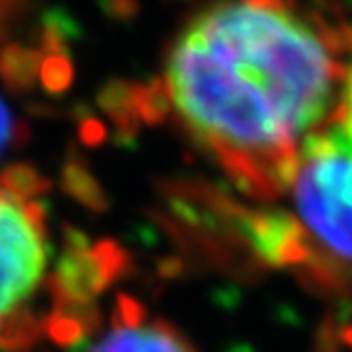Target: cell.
Here are the masks:
<instances>
[{"instance_id": "14", "label": "cell", "mask_w": 352, "mask_h": 352, "mask_svg": "<svg viewBox=\"0 0 352 352\" xmlns=\"http://www.w3.org/2000/svg\"><path fill=\"white\" fill-rule=\"evenodd\" d=\"M22 142H28V127L12 116L8 103L0 98V157L10 147H17Z\"/></svg>"}, {"instance_id": "10", "label": "cell", "mask_w": 352, "mask_h": 352, "mask_svg": "<svg viewBox=\"0 0 352 352\" xmlns=\"http://www.w3.org/2000/svg\"><path fill=\"white\" fill-rule=\"evenodd\" d=\"M44 54L39 47L6 42L0 47V81L12 94H28L39 81Z\"/></svg>"}, {"instance_id": "5", "label": "cell", "mask_w": 352, "mask_h": 352, "mask_svg": "<svg viewBox=\"0 0 352 352\" xmlns=\"http://www.w3.org/2000/svg\"><path fill=\"white\" fill-rule=\"evenodd\" d=\"M242 242L259 270L301 272L314 264L323 250H318L303 226L286 210L274 208H242L240 215Z\"/></svg>"}, {"instance_id": "12", "label": "cell", "mask_w": 352, "mask_h": 352, "mask_svg": "<svg viewBox=\"0 0 352 352\" xmlns=\"http://www.w3.org/2000/svg\"><path fill=\"white\" fill-rule=\"evenodd\" d=\"M138 116L142 125H162L171 116V98L162 78L138 83Z\"/></svg>"}, {"instance_id": "1", "label": "cell", "mask_w": 352, "mask_h": 352, "mask_svg": "<svg viewBox=\"0 0 352 352\" xmlns=\"http://www.w3.org/2000/svg\"><path fill=\"white\" fill-rule=\"evenodd\" d=\"M347 54L345 20L296 0H218L179 30L162 81L188 138L242 193L272 201L333 116Z\"/></svg>"}, {"instance_id": "16", "label": "cell", "mask_w": 352, "mask_h": 352, "mask_svg": "<svg viewBox=\"0 0 352 352\" xmlns=\"http://www.w3.org/2000/svg\"><path fill=\"white\" fill-rule=\"evenodd\" d=\"M17 8H20V0H0V32H6L10 20L15 17Z\"/></svg>"}, {"instance_id": "15", "label": "cell", "mask_w": 352, "mask_h": 352, "mask_svg": "<svg viewBox=\"0 0 352 352\" xmlns=\"http://www.w3.org/2000/svg\"><path fill=\"white\" fill-rule=\"evenodd\" d=\"M78 138L88 147H96L105 140V125L94 116V113H86L83 110V118L78 120Z\"/></svg>"}, {"instance_id": "6", "label": "cell", "mask_w": 352, "mask_h": 352, "mask_svg": "<svg viewBox=\"0 0 352 352\" xmlns=\"http://www.w3.org/2000/svg\"><path fill=\"white\" fill-rule=\"evenodd\" d=\"M88 352H196V347L169 320H149L138 298L118 294L113 328Z\"/></svg>"}, {"instance_id": "9", "label": "cell", "mask_w": 352, "mask_h": 352, "mask_svg": "<svg viewBox=\"0 0 352 352\" xmlns=\"http://www.w3.org/2000/svg\"><path fill=\"white\" fill-rule=\"evenodd\" d=\"M59 179L66 196H72L83 208L94 210V213H105L110 208V198L105 193L103 184L98 182V176L94 174V169L86 164L83 157L69 152L64 166H61Z\"/></svg>"}, {"instance_id": "4", "label": "cell", "mask_w": 352, "mask_h": 352, "mask_svg": "<svg viewBox=\"0 0 352 352\" xmlns=\"http://www.w3.org/2000/svg\"><path fill=\"white\" fill-rule=\"evenodd\" d=\"M132 270L130 254L116 240L91 242L81 230L66 226L61 254L52 272V306H94V301Z\"/></svg>"}, {"instance_id": "8", "label": "cell", "mask_w": 352, "mask_h": 352, "mask_svg": "<svg viewBox=\"0 0 352 352\" xmlns=\"http://www.w3.org/2000/svg\"><path fill=\"white\" fill-rule=\"evenodd\" d=\"M98 108L113 120L118 138H138L140 116H138V83L125 78H113L98 91Z\"/></svg>"}, {"instance_id": "2", "label": "cell", "mask_w": 352, "mask_h": 352, "mask_svg": "<svg viewBox=\"0 0 352 352\" xmlns=\"http://www.w3.org/2000/svg\"><path fill=\"white\" fill-rule=\"evenodd\" d=\"M294 196L303 226L338 262H352V140L338 125L311 132L298 152Z\"/></svg>"}, {"instance_id": "11", "label": "cell", "mask_w": 352, "mask_h": 352, "mask_svg": "<svg viewBox=\"0 0 352 352\" xmlns=\"http://www.w3.org/2000/svg\"><path fill=\"white\" fill-rule=\"evenodd\" d=\"M0 188L10 193L12 198H20V201H34L37 196L50 193L52 182L32 164L15 162L0 171Z\"/></svg>"}, {"instance_id": "3", "label": "cell", "mask_w": 352, "mask_h": 352, "mask_svg": "<svg viewBox=\"0 0 352 352\" xmlns=\"http://www.w3.org/2000/svg\"><path fill=\"white\" fill-rule=\"evenodd\" d=\"M47 218L37 201H20L0 188V328L30 311L28 301L47 267Z\"/></svg>"}, {"instance_id": "13", "label": "cell", "mask_w": 352, "mask_h": 352, "mask_svg": "<svg viewBox=\"0 0 352 352\" xmlns=\"http://www.w3.org/2000/svg\"><path fill=\"white\" fill-rule=\"evenodd\" d=\"M44 54V52H42ZM39 83L47 94L59 96L74 83V64L69 52H54V54H44L42 72H39Z\"/></svg>"}, {"instance_id": "7", "label": "cell", "mask_w": 352, "mask_h": 352, "mask_svg": "<svg viewBox=\"0 0 352 352\" xmlns=\"http://www.w3.org/2000/svg\"><path fill=\"white\" fill-rule=\"evenodd\" d=\"M100 325L96 306H52L44 316V333L61 347H76Z\"/></svg>"}]
</instances>
